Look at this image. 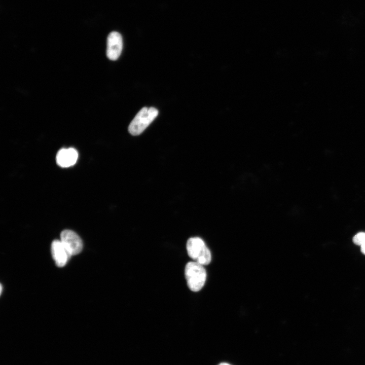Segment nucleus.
<instances>
[{
  "instance_id": "1",
  "label": "nucleus",
  "mask_w": 365,
  "mask_h": 365,
  "mask_svg": "<svg viewBox=\"0 0 365 365\" xmlns=\"http://www.w3.org/2000/svg\"><path fill=\"white\" fill-rule=\"evenodd\" d=\"M203 266L194 261L188 262L186 265L185 275L187 285L193 291L200 290L205 284L207 275Z\"/></svg>"
},
{
  "instance_id": "2",
  "label": "nucleus",
  "mask_w": 365,
  "mask_h": 365,
  "mask_svg": "<svg viewBox=\"0 0 365 365\" xmlns=\"http://www.w3.org/2000/svg\"><path fill=\"white\" fill-rule=\"evenodd\" d=\"M186 248L189 256L194 262L202 265H207L210 263V251L201 238L198 237L189 238Z\"/></svg>"
},
{
  "instance_id": "3",
  "label": "nucleus",
  "mask_w": 365,
  "mask_h": 365,
  "mask_svg": "<svg viewBox=\"0 0 365 365\" xmlns=\"http://www.w3.org/2000/svg\"><path fill=\"white\" fill-rule=\"evenodd\" d=\"M158 115V111L154 107L142 108L136 115L128 127V131L132 135L141 134Z\"/></svg>"
},
{
  "instance_id": "4",
  "label": "nucleus",
  "mask_w": 365,
  "mask_h": 365,
  "mask_svg": "<svg viewBox=\"0 0 365 365\" xmlns=\"http://www.w3.org/2000/svg\"><path fill=\"white\" fill-rule=\"evenodd\" d=\"M60 237V241L70 256L77 254L81 251L82 240L74 231L65 230L61 232Z\"/></svg>"
},
{
  "instance_id": "5",
  "label": "nucleus",
  "mask_w": 365,
  "mask_h": 365,
  "mask_svg": "<svg viewBox=\"0 0 365 365\" xmlns=\"http://www.w3.org/2000/svg\"><path fill=\"white\" fill-rule=\"evenodd\" d=\"M123 48L121 35L117 31H112L107 38L106 55L111 60H116L120 56Z\"/></svg>"
},
{
  "instance_id": "6",
  "label": "nucleus",
  "mask_w": 365,
  "mask_h": 365,
  "mask_svg": "<svg viewBox=\"0 0 365 365\" xmlns=\"http://www.w3.org/2000/svg\"><path fill=\"white\" fill-rule=\"evenodd\" d=\"M51 252L56 265L59 267L64 266L71 256L61 241L54 240L51 244Z\"/></svg>"
},
{
  "instance_id": "7",
  "label": "nucleus",
  "mask_w": 365,
  "mask_h": 365,
  "mask_svg": "<svg viewBox=\"0 0 365 365\" xmlns=\"http://www.w3.org/2000/svg\"><path fill=\"white\" fill-rule=\"evenodd\" d=\"M78 157V152L74 148L62 149L57 153L56 162L61 167H68L76 163Z\"/></svg>"
},
{
  "instance_id": "8",
  "label": "nucleus",
  "mask_w": 365,
  "mask_h": 365,
  "mask_svg": "<svg viewBox=\"0 0 365 365\" xmlns=\"http://www.w3.org/2000/svg\"><path fill=\"white\" fill-rule=\"evenodd\" d=\"M353 242L358 245H361L365 243V232H359L353 238Z\"/></svg>"
},
{
  "instance_id": "9",
  "label": "nucleus",
  "mask_w": 365,
  "mask_h": 365,
  "mask_svg": "<svg viewBox=\"0 0 365 365\" xmlns=\"http://www.w3.org/2000/svg\"><path fill=\"white\" fill-rule=\"evenodd\" d=\"M361 251L365 254V243L360 245Z\"/></svg>"
},
{
  "instance_id": "10",
  "label": "nucleus",
  "mask_w": 365,
  "mask_h": 365,
  "mask_svg": "<svg viewBox=\"0 0 365 365\" xmlns=\"http://www.w3.org/2000/svg\"><path fill=\"white\" fill-rule=\"evenodd\" d=\"M218 365H230L229 363H226V362H222L220 363Z\"/></svg>"
},
{
  "instance_id": "11",
  "label": "nucleus",
  "mask_w": 365,
  "mask_h": 365,
  "mask_svg": "<svg viewBox=\"0 0 365 365\" xmlns=\"http://www.w3.org/2000/svg\"><path fill=\"white\" fill-rule=\"evenodd\" d=\"M2 285H1V293H2Z\"/></svg>"
}]
</instances>
